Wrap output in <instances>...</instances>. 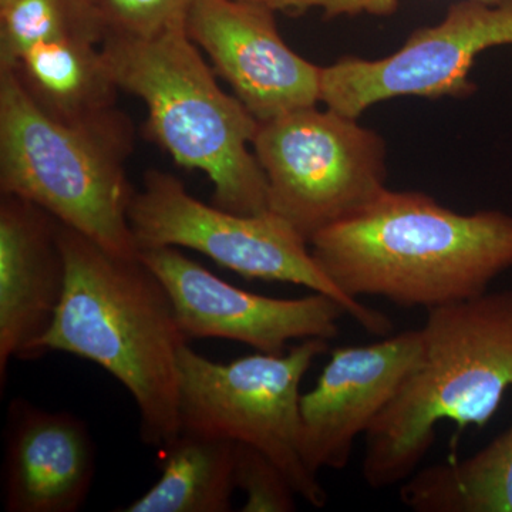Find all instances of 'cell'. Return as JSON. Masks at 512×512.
<instances>
[{"instance_id":"1","label":"cell","mask_w":512,"mask_h":512,"mask_svg":"<svg viewBox=\"0 0 512 512\" xmlns=\"http://www.w3.org/2000/svg\"><path fill=\"white\" fill-rule=\"evenodd\" d=\"M309 247L350 298L377 296L430 311L483 295L512 268V217L458 214L421 192L384 190L318 232Z\"/></svg>"},{"instance_id":"2","label":"cell","mask_w":512,"mask_h":512,"mask_svg":"<svg viewBox=\"0 0 512 512\" xmlns=\"http://www.w3.org/2000/svg\"><path fill=\"white\" fill-rule=\"evenodd\" d=\"M57 234L66 288L40 353H70L110 373L136 403L141 440L164 450L181 434L188 343L170 295L140 256L113 254L62 222Z\"/></svg>"},{"instance_id":"3","label":"cell","mask_w":512,"mask_h":512,"mask_svg":"<svg viewBox=\"0 0 512 512\" xmlns=\"http://www.w3.org/2000/svg\"><path fill=\"white\" fill-rule=\"evenodd\" d=\"M427 312L419 362L365 436L362 476L375 490L416 473L441 421L484 427L512 386V289Z\"/></svg>"},{"instance_id":"4","label":"cell","mask_w":512,"mask_h":512,"mask_svg":"<svg viewBox=\"0 0 512 512\" xmlns=\"http://www.w3.org/2000/svg\"><path fill=\"white\" fill-rule=\"evenodd\" d=\"M185 20L150 36L106 32L101 52L117 87L146 103L151 137L210 178L215 207L265 214L268 185L252 150L259 121L222 90Z\"/></svg>"},{"instance_id":"5","label":"cell","mask_w":512,"mask_h":512,"mask_svg":"<svg viewBox=\"0 0 512 512\" xmlns=\"http://www.w3.org/2000/svg\"><path fill=\"white\" fill-rule=\"evenodd\" d=\"M133 124L120 111L70 124L37 106L18 73L0 67V191L33 202L66 227L127 258L140 251L128 211Z\"/></svg>"},{"instance_id":"6","label":"cell","mask_w":512,"mask_h":512,"mask_svg":"<svg viewBox=\"0 0 512 512\" xmlns=\"http://www.w3.org/2000/svg\"><path fill=\"white\" fill-rule=\"evenodd\" d=\"M329 340L306 339L281 355L258 352L218 363L180 353L181 433L247 444L284 471L298 497L325 507L328 493L302 453L301 383Z\"/></svg>"},{"instance_id":"7","label":"cell","mask_w":512,"mask_h":512,"mask_svg":"<svg viewBox=\"0 0 512 512\" xmlns=\"http://www.w3.org/2000/svg\"><path fill=\"white\" fill-rule=\"evenodd\" d=\"M138 251L188 248L248 279L286 282L330 296L363 329L389 336L392 320L350 298L313 258L308 239L274 212L242 215L192 197L174 175L151 170L128 211Z\"/></svg>"},{"instance_id":"8","label":"cell","mask_w":512,"mask_h":512,"mask_svg":"<svg viewBox=\"0 0 512 512\" xmlns=\"http://www.w3.org/2000/svg\"><path fill=\"white\" fill-rule=\"evenodd\" d=\"M252 150L269 211L308 242L387 190L382 137L332 109L303 107L262 121Z\"/></svg>"},{"instance_id":"9","label":"cell","mask_w":512,"mask_h":512,"mask_svg":"<svg viewBox=\"0 0 512 512\" xmlns=\"http://www.w3.org/2000/svg\"><path fill=\"white\" fill-rule=\"evenodd\" d=\"M512 45V0H463L439 25L416 30L392 56L346 57L322 69L320 101L357 119L379 101L402 96H467L474 60L484 50Z\"/></svg>"},{"instance_id":"10","label":"cell","mask_w":512,"mask_h":512,"mask_svg":"<svg viewBox=\"0 0 512 512\" xmlns=\"http://www.w3.org/2000/svg\"><path fill=\"white\" fill-rule=\"evenodd\" d=\"M173 302L187 339H225L281 355L293 340L335 339L345 309L323 293L269 298L218 278L177 248L140 251Z\"/></svg>"},{"instance_id":"11","label":"cell","mask_w":512,"mask_h":512,"mask_svg":"<svg viewBox=\"0 0 512 512\" xmlns=\"http://www.w3.org/2000/svg\"><path fill=\"white\" fill-rule=\"evenodd\" d=\"M258 0H194L188 35L259 123L320 101L322 67L286 45Z\"/></svg>"},{"instance_id":"12","label":"cell","mask_w":512,"mask_h":512,"mask_svg":"<svg viewBox=\"0 0 512 512\" xmlns=\"http://www.w3.org/2000/svg\"><path fill=\"white\" fill-rule=\"evenodd\" d=\"M420 353V329L330 352L316 386L301 396L302 453L313 473L348 466L357 437L392 402Z\"/></svg>"},{"instance_id":"13","label":"cell","mask_w":512,"mask_h":512,"mask_svg":"<svg viewBox=\"0 0 512 512\" xmlns=\"http://www.w3.org/2000/svg\"><path fill=\"white\" fill-rule=\"evenodd\" d=\"M59 222L33 202L0 200V384L13 359L42 356L45 338L66 288Z\"/></svg>"},{"instance_id":"14","label":"cell","mask_w":512,"mask_h":512,"mask_svg":"<svg viewBox=\"0 0 512 512\" xmlns=\"http://www.w3.org/2000/svg\"><path fill=\"white\" fill-rule=\"evenodd\" d=\"M96 476L89 427L67 412L10 403L5 424L3 507L8 512H77Z\"/></svg>"},{"instance_id":"15","label":"cell","mask_w":512,"mask_h":512,"mask_svg":"<svg viewBox=\"0 0 512 512\" xmlns=\"http://www.w3.org/2000/svg\"><path fill=\"white\" fill-rule=\"evenodd\" d=\"M13 70L37 106L64 123H99L120 113L116 107L120 89L99 37L74 33L42 43Z\"/></svg>"},{"instance_id":"16","label":"cell","mask_w":512,"mask_h":512,"mask_svg":"<svg viewBox=\"0 0 512 512\" xmlns=\"http://www.w3.org/2000/svg\"><path fill=\"white\" fill-rule=\"evenodd\" d=\"M163 451L157 483L119 512H229L235 485V443L181 433Z\"/></svg>"},{"instance_id":"17","label":"cell","mask_w":512,"mask_h":512,"mask_svg":"<svg viewBox=\"0 0 512 512\" xmlns=\"http://www.w3.org/2000/svg\"><path fill=\"white\" fill-rule=\"evenodd\" d=\"M400 500L417 512H512V424L474 456L414 473Z\"/></svg>"},{"instance_id":"18","label":"cell","mask_w":512,"mask_h":512,"mask_svg":"<svg viewBox=\"0 0 512 512\" xmlns=\"http://www.w3.org/2000/svg\"><path fill=\"white\" fill-rule=\"evenodd\" d=\"M86 33L103 40V20L82 0H0V67H13L30 49Z\"/></svg>"},{"instance_id":"19","label":"cell","mask_w":512,"mask_h":512,"mask_svg":"<svg viewBox=\"0 0 512 512\" xmlns=\"http://www.w3.org/2000/svg\"><path fill=\"white\" fill-rule=\"evenodd\" d=\"M235 485L245 494L242 512H292L296 491L271 458L247 444L235 443Z\"/></svg>"},{"instance_id":"20","label":"cell","mask_w":512,"mask_h":512,"mask_svg":"<svg viewBox=\"0 0 512 512\" xmlns=\"http://www.w3.org/2000/svg\"><path fill=\"white\" fill-rule=\"evenodd\" d=\"M194 0H94L106 32L150 36L187 19Z\"/></svg>"},{"instance_id":"21","label":"cell","mask_w":512,"mask_h":512,"mask_svg":"<svg viewBox=\"0 0 512 512\" xmlns=\"http://www.w3.org/2000/svg\"><path fill=\"white\" fill-rule=\"evenodd\" d=\"M275 12L299 15L306 10L319 8L328 16L353 15V13L369 12L384 15L396 8L399 0H258ZM497 2V0H483Z\"/></svg>"},{"instance_id":"22","label":"cell","mask_w":512,"mask_h":512,"mask_svg":"<svg viewBox=\"0 0 512 512\" xmlns=\"http://www.w3.org/2000/svg\"><path fill=\"white\" fill-rule=\"evenodd\" d=\"M82 2L87 3V5L94 6V0H82Z\"/></svg>"}]
</instances>
